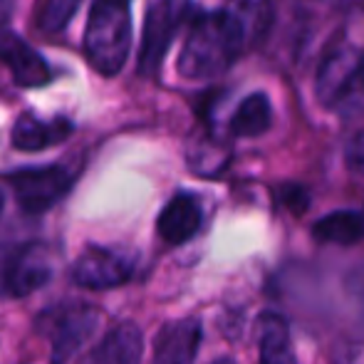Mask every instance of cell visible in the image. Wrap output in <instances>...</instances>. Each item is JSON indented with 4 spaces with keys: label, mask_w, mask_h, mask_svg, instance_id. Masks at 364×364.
I'll use <instances>...</instances> for the list:
<instances>
[{
    "label": "cell",
    "mask_w": 364,
    "mask_h": 364,
    "mask_svg": "<svg viewBox=\"0 0 364 364\" xmlns=\"http://www.w3.org/2000/svg\"><path fill=\"white\" fill-rule=\"evenodd\" d=\"M245 48V35L225 10L203 13L193 20L178 55V73L186 80L203 82L223 75Z\"/></svg>",
    "instance_id": "6da1fadb"
},
{
    "label": "cell",
    "mask_w": 364,
    "mask_h": 364,
    "mask_svg": "<svg viewBox=\"0 0 364 364\" xmlns=\"http://www.w3.org/2000/svg\"><path fill=\"white\" fill-rule=\"evenodd\" d=\"M132 48V13L127 0H95L85 28V55L100 75L114 77Z\"/></svg>",
    "instance_id": "7a4b0ae2"
},
{
    "label": "cell",
    "mask_w": 364,
    "mask_h": 364,
    "mask_svg": "<svg viewBox=\"0 0 364 364\" xmlns=\"http://www.w3.org/2000/svg\"><path fill=\"white\" fill-rule=\"evenodd\" d=\"M317 100L327 109L350 112L364 97L362 55L352 48H337L325 58L317 73Z\"/></svg>",
    "instance_id": "3957f363"
},
{
    "label": "cell",
    "mask_w": 364,
    "mask_h": 364,
    "mask_svg": "<svg viewBox=\"0 0 364 364\" xmlns=\"http://www.w3.org/2000/svg\"><path fill=\"white\" fill-rule=\"evenodd\" d=\"M102 315L95 305L85 302H70L48 312L45 317V330H48L50 345H53V364H68L82 347L90 342L97 332Z\"/></svg>",
    "instance_id": "277c9868"
},
{
    "label": "cell",
    "mask_w": 364,
    "mask_h": 364,
    "mask_svg": "<svg viewBox=\"0 0 364 364\" xmlns=\"http://www.w3.org/2000/svg\"><path fill=\"white\" fill-rule=\"evenodd\" d=\"M53 255L43 243H25L0 263V295L28 297L53 280Z\"/></svg>",
    "instance_id": "5b68a950"
},
{
    "label": "cell",
    "mask_w": 364,
    "mask_h": 364,
    "mask_svg": "<svg viewBox=\"0 0 364 364\" xmlns=\"http://www.w3.org/2000/svg\"><path fill=\"white\" fill-rule=\"evenodd\" d=\"M188 0H156L149 8L146 23H144V38H141V53H139V73L151 77L159 73L176 35L178 25L188 15Z\"/></svg>",
    "instance_id": "8992f818"
},
{
    "label": "cell",
    "mask_w": 364,
    "mask_h": 364,
    "mask_svg": "<svg viewBox=\"0 0 364 364\" xmlns=\"http://www.w3.org/2000/svg\"><path fill=\"white\" fill-rule=\"evenodd\" d=\"M10 186L25 213H45L70 193L73 173L63 166L23 168L10 176Z\"/></svg>",
    "instance_id": "52a82bcc"
},
{
    "label": "cell",
    "mask_w": 364,
    "mask_h": 364,
    "mask_svg": "<svg viewBox=\"0 0 364 364\" xmlns=\"http://www.w3.org/2000/svg\"><path fill=\"white\" fill-rule=\"evenodd\" d=\"M70 275L73 283L85 290H112L132 278V263L117 250L92 245L75 260Z\"/></svg>",
    "instance_id": "ba28073f"
},
{
    "label": "cell",
    "mask_w": 364,
    "mask_h": 364,
    "mask_svg": "<svg viewBox=\"0 0 364 364\" xmlns=\"http://www.w3.org/2000/svg\"><path fill=\"white\" fill-rule=\"evenodd\" d=\"M0 63L10 70L20 87H45L50 82V65L20 35L0 28Z\"/></svg>",
    "instance_id": "9c48e42d"
},
{
    "label": "cell",
    "mask_w": 364,
    "mask_h": 364,
    "mask_svg": "<svg viewBox=\"0 0 364 364\" xmlns=\"http://www.w3.org/2000/svg\"><path fill=\"white\" fill-rule=\"evenodd\" d=\"M201 345V322L196 317L173 320L159 330L154 340L151 364H193Z\"/></svg>",
    "instance_id": "30bf717a"
},
{
    "label": "cell",
    "mask_w": 364,
    "mask_h": 364,
    "mask_svg": "<svg viewBox=\"0 0 364 364\" xmlns=\"http://www.w3.org/2000/svg\"><path fill=\"white\" fill-rule=\"evenodd\" d=\"M201 223H203V211L198 198L191 196V193H176L164 206V211L159 213L156 230L164 243L181 245L198 233Z\"/></svg>",
    "instance_id": "8fae6325"
},
{
    "label": "cell",
    "mask_w": 364,
    "mask_h": 364,
    "mask_svg": "<svg viewBox=\"0 0 364 364\" xmlns=\"http://www.w3.org/2000/svg\"><path fill=\"white\" fill-rule=\"evenodd\" d=\"M144 337L134 322H122L105 335L95 352L85 364H139Z\"/></svg>",
    "instance_id": "7c38bea8"
},
{
    "label": "cell",
    "mask_w": 364,
    "mask_h": 364,
    "mask_svg": "<svg viewBox=\"0 0 364 364\" xmlns=\"http://www.w3.org/2000/svg\"><path fill=\"white\" fill-rule=\"evenodd\" d=\"M73 124L68 119H43L35 114H23L13 127V146L20 151H43L48 146L68 139Z\"/></svg>",
    "instance_id": "4fadbf2b"
},
{
    "label": "cell",
    "mask_w": 364,
    "mask_h": 364,
    "mask_svg": "<svg viewBox=\"0 0 364 364\" xmlns=\"http://www.w3.org/2000/svg\"><path fill=\"white\" fill-rule=\"evenodd\" d=\"M312 235L320 243L330 245H355L364 238V216L357 211L327 213L312 225Z\"/></svg>",
    "instance_id": "5bb4252c"
},
{
    "label": "cell",
    "mask_w": 364,
    "mask_h": 364,
    "mask_svg": "<svg viewBox=\"0 0 364 364\" xmlns=\"http://www.w3.org/2000/svg\"><path fill=\"white\" fill-rule=\"evenodd\" d=\"M273 124V109L263 92L248 95L230 117V134L233 136H260Z\"/></svg>",
    "instance_id": "9a60e30c"
},
{
    "label": "cell",
    "mask_w": 364,
    "mask_h": 364,
    "mask_svg": "<svg viewBox=\"0 0 364 364\" xmlns=\"http://www.w3.org/2000/svg\"><path fill=\"white\" fill-rule=\"evenodd\" d=\"M275 0H228L225 13L235 18L245 35V43H255L268 33L273 23Z\"/></svg>",
    "instance_id": "2e32d148"
},
{
    "label": "cell",
    "mask_w": 364,
    "mask_h": 364,
    "mask_svg": "<svg viewBox=\"0 0 364 364\" xmlns=\"http://www.w3.org/2000/svg\"><path fill=\"white\" fill-rule=\"evenodd\" d=\"M260 364H297L288 325L280 317H265L260 330Z\"/></svg>",
    "instance_id": "e0dca14e"
},
{
    "label": "cell",
    "mask_w": 364,
    "mask_h": 364,
    "mask_svg": "<svg viewBox=\"0 0 364 364\" xmlns=\"http://www.w3.org/2000/svg\"><path fill=\"white\" fill-rule=\"evenodd\" d=\"M77 5L80 0H45L43 10H40V30L50 35L63 33L77 13Z\"/></svg>",
    "instance_id": "ac0fdd59"
},
{
    "label": "cell",
    "mask_w": 364,
    "mask_h": 364,
    "mask_svg": "<svg viewBox=\"0 0 364 364\" xmlns=\"http://www.w3.org/2000/svg\"><path fill=\"white\" fill-rule=\"evenodd\" d=\"M345 156H347V164H350L352 171L364 173V129L357 132V134L350 139Z\"/></svg>",
    "instance_id": "d6986e66"
},
{
    "label": "cell",
    "mask_w": 364,
    "mask_h": 364,
    "mask_svg": "<svg viewBox=\"0 0 364 364\" xmlns=\"http://www.w3.org/2000/svg\"><path fill=\"white\" fill-rule=\"evenodd\" d=\"M10 5H13V0H0V28H3L5 20H8V15H10Z\"/></svg>",
    "instance_id": "ffe728a7"
},
{
    "label": "cell",
    "mask_w": 364,
    "mask_h": 364,
    "mask_svg": "<svg viewBox=\"0 0 364 364\" xmlns=\"http://www.w3.org/2000/svg\"><path fill=\"white\" fill-rule=\"evenodd\" d=\"M213 364H235L233 360H230V357H223V360H216Z\"/></svg>",
    "instance_id": "44dd1931"
},
{
    "label": "cell",
    "mask_w": 364,
    "mask_h": 364,
    "mask_svg": "<svg viewBox=\"0 0 364 364\" xmlns=\"http://www.w3.org/2000/svg\"><path fill=\"white\" fill-rule=\"evenodd\" d=\"M3 206H5V196H3V191H0V216H3Z\"/></svg>",
    "instance_id": "7402d4cb"
},
{
    "label": "cell",
    "mask_w": 364,
    "mask_h": 364,
    "mask_svg": "<svg viewBox=\"0 0 364 364\" xmlns=\"http://www.w3.org/2000/svg\"><path fill=\"white\" fill-rule=\"evenodd\" d=\"M335 3H342V5H352V3H357V0H335Z\"/></svg>",
    "instance_id": "603a6c76"
},
{
    "label": "cell",
    "mask_w": 364,
    "mask_h": 364,
    "mask_svg": "<svg viewBox=\"0 0 364 364\" xmlns=\"http://www.w3.org/2000/svg\"><path fill=\"white\" fill-rule=\"evenodd\" d=\"M362 70H364V53H362Z\"/></svg>",
    "instance_id": "cb8c5ba5"
}]
</instances>
